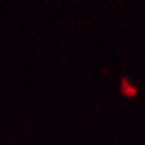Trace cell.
<instances>
[{
	"label": "cell",
	"mask_w": 145,
	"mask_h": 145,
	"mask_svg": "<svg viewBox=\"0 0 145 145\" xmlns=\"http://www.w3.org/2000/svg\"><path fill=\"white\" fill-rule=\"evenodd\" d=\"M121 93L125 97H135L137 95V88L133 85L127 77L121 80Z\"/></svg>",
	"instance_id": "1"
}]
</instances>
